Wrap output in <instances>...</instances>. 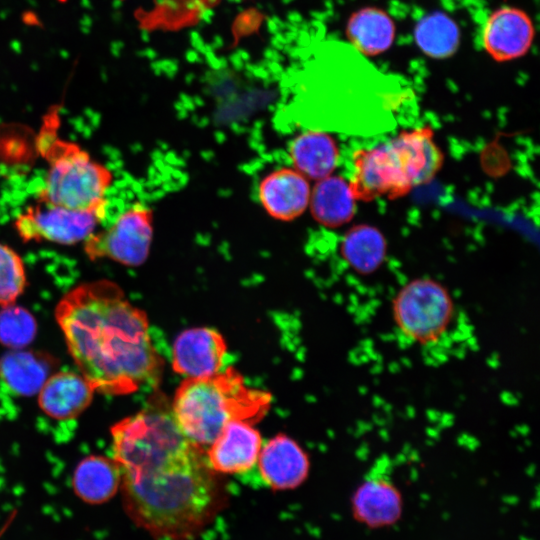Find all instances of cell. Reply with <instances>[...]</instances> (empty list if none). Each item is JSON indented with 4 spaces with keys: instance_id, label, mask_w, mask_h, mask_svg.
Masks as SVG:
<instances>
[{
    "instance_id": "8992f818",
    "label": "cell",
    "mask_w": 540,
    "mask_h": 540,
    "mask_svg": "<svg viewBox=\"0 0 540 540\" xmlns=\"http://www.w3.org/2000/svg\"><path fill=\"white\" fill-rule=\"evenodd\" d=\"M398 331L413 343L428 346L439 342L452 325L455 305L448 289L432 278L405 283L391 304Z\"/></svg>"
},
{
    "instance_id": "8fae6325",
    "label": "cell",
    "mask_w": 540,
    "mask_h": 540,
    "mask_svg": "<svg viewBox=\"0 0 540 540\" xmlns=\"http://www.w3.org/2000/svg\"><path fill=\"white\" fill-rule=\"evenodd\" d=\"M404 500L398 487L385 477H369L358 484L350 499L353 519L369 529L396 524L403 514Z\"/></svg>"
},
{
    "instance_id": "ba28073f",
    "label": "cell",
    "mask_w": 540,
    "mask_h": 540,
    "mask_svg": "<svg viewBox=\"0 0 540 540\" xmlns=\"http://www.w3.org/2000/svg\"><path fill=\"white\" fill-rule=\"evenodd\" d=\"M107 209L77 210L35 202L19 212L13 227L24 243H83L105 219Z\"/></svg>"
},
{
    "instance_id": "30bf717a",
    "label": "cell",
    "mask_w": 540,
    "mask_h": 540,
    "mask_svg": "<svg viewBox=\"0 0 540 540\" xmlns=\"http://www.w3.org/2000/svg\"><path fill=\"white\" fill-rule=\"evenodd\" d=\"M227 346L221 334L207 327L184 330L175 339L172 365L187 378H200L220 372Z\"/></svg>"
},
{
    "instance_id": "7c38bea8",
    "label": "cell",
    "mask_w": 540,
    "mask_h": 540,
    "mask_svg": "<svg viewBox=\"0 0 540 540\" xmlns=\"http://www.w3.org/2000/svg\"><path fill=\"white\" fill-rule=\"evenodd\" d=\"M262 440L250 422L228 423L210 444L206 458L215 473L236 474L250 470L257 462Z\"/></svg>"
},
{
    "instance_id": "7a4b0ae2",
    "label": "cell",
    "mask_w": 540,
    "mask_h": 540,
    "mask_svg": "<svg viewBox=\"0 0 540 540\" xmlns=\"http://www.w3.org/2000/svg\"><path fill=\"white\" fill-rule=\"evenodd\" d=\"M68 352L95 392H136L160 375L162 360L149 335L146 313L109 279L81 282L54 309Z\"/></svg>"
},
{
    "instance_id": "603a6c76",
    "label": "cell",
    "mask_w": 540,
    "mask_h": 540,
    "mask_svg": "<svg viewBox=\"0 0 540 540\" xmlns=\"http://www.w3.org/2000/svg\"><path fill=\"white\" fill-rule=\"evenodd\" d=\"M37 332L35 317L30 311L16 304L0 309V343L11 349H23L30 344Z\"/></svg>"
},
{
    "instance_id": "44dd1931",
    "label": "cell",
    "mask_w": 540,
    "mask_h": 540,
    "mask_svg": "<svg viewBox=\"0 0 540 540\" xmlns=\"http://www.w3.org/2000/svg\"><path fill=\"white\" fill-rule=\"evenodd\" d=\"M340 253L355 272L369 275L383 264L387 255V241L378 228L361 223L345 233Z\"/></svg>"
},
{
    "instance_id": "d6986e66",
    "label": "cell",
    "mask_w": 540,
    "mask_h": 540,
    "mask_svg": "<svg viewBox=\"0 0 540 540\" xmlns=\"http://www.w3.org/2000/svg\"><path fill=\"white\" fill-rule=\"evenodd\" d=\"M50 362L43 353L11 350L0 358V379L12 393L32 396L50 376Z\"/></svg>"
},
{
    "instance_id": "2e32d148",
    "label": "cell",
    "mask_w": 540,
    "mask_h": 540,
    "mask_svg": "<svg viewBox=\"0 0 540 540\" xmlns=\"http://www.w3.org/2000/svg\"><path fill=\"white\" fill-rule=\"evenodd\" d=\"M121 484L120 468L112 457L88 455L76 466L72 475L75 495L86 504L100 505L111 500Z\"/></svg>"
},
{
    "instance_id": "cb8c5ba5",
    "label": "cell",
    "mask_w": 540,
    "mask_h": 540,
    "mask_svg": "<svg viewBox=\"0 0 540 540\" xmlns=\"http://www.w3.org/2000/svg\"><path fill=\"white\" fill-rule=\"evenodd\" d=\"M26 287L23 258L12 247L0 242V309L16 304Z\"/></svg>"
},
{
    "instance_id": "7402d4cb",
    "label": "cell",
    "mask_w": 540,
    "mask_h": 540,
    "mask_svg": "<svg viewBox=\"0 0 540 540\" xmlns=\"http://www.w3.org/2000/svg\"><path fill=\"white\" fill-rule=\"evenodd\" d=\"M414 38L424 54L442 59L453 55L457 50L460 31L448 15L434 12L418 21L414 29Z\"/></svg>"
},
{
    "instance_id": "52a82bcc",
    "label": "cell",
    "mask_w": 540,
    "mask_h": 540,
    "mask_svg": "<svg viewBox=\"0 0 540 540\" xmlns=\"http://www.w3.org/2000/svg\"><path fill=\"white\" fill-rule=\"evenodd\" d=\"M152 240L153 212L137 202L121 212L112 224L94 231L83 242V251L90 261L108 259L137 267L147 260Z\"/></svg>"
},
{
    "instance_id": "5b68a950",
    "label": "cell",
    "mask_w": 540,
    "mask_h": 540,
    "mask_svg": "<svg viewBox=\"0 0 540 540\" xmlns=\"http://www.w3.org/2000/svg\"><path fill=\"white\" fill-rule=\"evenodd\" d=\"M55 119H46L36 136V149L47 162L36 202L77 210L107 209L112 171L78 143L59 136Z\"/></svg>"
},
{
    "instance_id": "4fadbf2b",
    "label": "cell",
    "mask_w": 540,
    "mask_h": 540,
    "mask_svg": "<svg viewBox=\"0 0 540 540\" xmlns=\"http://www.w3.org/2000/svg\"><path fill=\"white\" fill-rule=\"evenodd\" d=\"M257 461L262 479L274 490L294 489L309 474L308 455L293 439L283 434L261 447Z\"/></svg>"
},
{
    "instance_id": "e0dca14e",
    "label": "cell",
    "mask_w": 540,
    "mask_h": 540,
    "mask_svg": "<svg viewBox=\"0 0 540 540\" xmlns=\"http://www.w3.org/2000/svg\"><path fill=\"white\" fill-rule=\"evenodd\" d=\"M356 202L348 181L331 174L318 180L311 189L308 207L319 224L336 228L351 221Z\"/></svg>"
},
{
    "instance_id": "5bb4252c",
    "label": "cell",
    "mask_w": 540,
    "mask_h": 540,
    "mask_svg": "<svg viewBox=\"0 0 540 540\" xmlns=\"http://www.w3.org/2000/svg\"><path fill=\"white\" fill-rule=\"evenodd\" d=\"M310 194L308 179L294 168L270 172L258 187V197L264 210L281 221H291L303 214L309 205Z\"/></svg>"
},
{
    "instance_id": "277c9868",
    "label": "cell",
    "mask_w": 540,
    "mask_h": 540,
    "mask_svg": "<svg viewBox=\"0 0 540 540\" xmlns=\"http://www.w3.org/2000/svg\"><path fill=\"white\" fill-rule=\"evenodd\" d=\"M269 393L245 385L233 368L200 378H186L176 390L172 415L193 444L210 445L230 422H256L268 411Z\"/></svg>"
},
{
    "instance_id": "6da1fadb",
    "label": "cell",
    "mask_w": 540,
    "mask_h": 540,
    "mask_svg": "<svg viewBox=\"0 0 540 540\" xmlns=\"http://www.w3.org/2000/svg\"><path fill=\"white\" fill-rule=\"evenodd\" d=\"M126 515L156 539L192 540L226 504L206 453L155 399L110 428Z\"/></svg>"
},
{
    "instance_id": "9c48e42d",
    "label": "cell",
    "mask_w": 540,
    "mask_h": 540,
    "mask_svg": "<svg viewBox=\"0 0 540 540\" xmlns=\"http://www.w3.org/2000/svg\"><path fill=\"white\" fill-rule=\"evenodd\" d=\"M534 33L533 22L525 11L516 7H501L485 21L483 48L497 62L511 61L529 51Z\"/></svg>"
},
{
    "instance_id": "ffe728a7",
    "label": "cell",
    "mask_w": 540,
    "mask_h": 540,
    "mask_svg": "<svg viewBox=\"0 0 540 540\" xmlns=\"http://www.w3.org/2000/svg\"><path fill=\"white\" fill-rule=\"evenodd\" d=\"M395 33L392 18L377 7L357 10L350 16L346 27L349 42L366 56H376L388 50L394 42Z\"/></svg>"
},
{
    "instance_id": "3957f363",
    "label": "cell",
    "mask_w": 540,
    "mask_h": 540,
    "mask_svg": "<svg viewBox=\"0 0 540 540\" xmlns=\"http://www.w3.org/2000/svg\"><path fill=\"white\" fill-rule=\"evenodd\" d=\"M443 160L430 126L404 130L383 144L354 151L349 187L356 201L397 199L431 181Z\"/></svg>"
},
{
    "instance_id": "ac0fdd59",
    "label": "cell",
    "mask_w": 540,
    "mask_h": 540,
    "mask_svg": "<svg viewBox=\"0 0 540 540\" xmlns=\"http://www.w3.org/2000/svg\"><path fill=\"white\" fill-rule=\"evenodd\" d=\"M289 154L294 169L307 179L316 181L331 175L339 161V148L335 140L315 130L294 138Z\"/></svg>"
},
{
    "instance_id": "9a60e30c",
    "label": "cell",
    "mask_w": 540,
    "mask_h": 540,
    "mask_svg": "<svg viewBox=\"0 0 540 540\" xmlns=\"http://www.w3.org/2000/svg\"><path fill=\"white\" fill-rule=\"evenodd\" d=\"M95 393L80 373L59 371L50 375L37 393L38 405L52 419L72 420L90 406Z\"/></svg>"
}]
</instances>
